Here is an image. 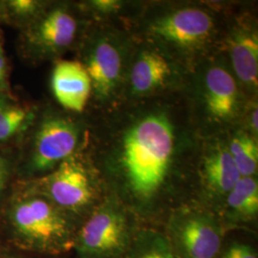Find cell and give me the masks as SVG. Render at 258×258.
Wrapping results in <instances>:
<instances>
[{"label": "cell", "instance_id": "1", "mask_svg": "<svg viewBox=\"0 0 258 258\" xmlns=\"http://www.w3.org/2000/svg\"><path fill=\"white\" fill-rule=\"evenodd\" d=\"M173 148V127L163 113L149 114L126 131L121 167L129 189L138 199H151L165 183Z\"/></svg>", "mask_w": 258, "mask_h": 258}, {"label": "cell", "instance_id": "2", "mask_svg": "<svg viewBox=\"0 0 258 258\" xmlns=\"http://www.w3.org/2000/svg\"><path fill=\"white\" fill-rule=\"evenodd\" d=\"M8 219L16 243L28 250L55 253L74 245L68 219L41 195L26 194L16 199L10 207Z\"/></svg>", "mask_w": 258, "mask_h": 258}, {"label": "cell", "instance_id": "3", "mask_svg": "<svg viewBox=\"0 0 258 258\" xmlns=\"http://www.w3.org/2000/svg\"><path fill=\"white\" fill-rule=\"evenodd\" d=\"M130 244L128 223L116 206L98 209L75 235L74 248L80 258H117Z\"/></svg>", "mask_w": 258, "mask_h": 258}, {"label": "cell", "instance_id": "4", "mask_svg": "<svg viewBox=\"0 0 258 258\" xmlns=\"http://www.w3.org/2000/svg\"><path fill=\"white\" fill-rule=\"evenodd\" d=\"M41 194L60 211L74 212L86 208L94 197L90 177L83 164L72 156L44 179Z\"/></svg>", "mask_w": 258, "mask_h": 258}, {"label": "cell", "instance_id": "5", "mask_svg": "<svg viewBox=\"0 0 258 258\" xmlns=\"http://www.w3.org/2000/svg\"><path fill=\"white\" fill-rule=\"evenodd\" d=\"M80 132L73 121L53 117L43 120L36 133L30 168L45 172L72 156L79 143Z\"/></svg>", "mask_w": 258, "mask_h": 258}, {"label": "cell", "instance_id": "6", "mask_svg": "<svg viewBox=\"0 0 258 258\" xmlns=\"http://www.w3.org/2000/svg\"><path fill=\"white\" fill-rule=\"evenodd\" d=\"M172 246L183 258H214L221 248V229L207 214L190 213L171 227Z\"/></svg>", "mask_w": 258, "mask_h": 258}, {"label": "cell", "instance_id": "7", "mask_svg": "<svg viewBox=\"0 0 258 258\" xmlns=\"http://www.w3.org/2000/svg\"><path fill=\"white\" fill-rule=\"evenodd\" d=\"M213 28L212 17L203 10L184 8L168 14L151 25L154 36L181 47L195 46L206 40Z\"/></svg>", "mask_w": 258, "mask_h": 258}, {"label": "cell", "instance_id": "8", "mask_svg": "<svg viewBox=\"0 0 258 258\" xmlns=\"http://www.w3.org/2000/svg\"><path fill=\"white\" fill-rule=\"evenodd\" d=\"M92 89L101 99H109L120 81L122 60L120 51L107 38L97 41L89 51L84 65Z\"/></svg>", "mask_w": 258, "mask_h": 258}, {"label": "cell", "instance_id": "9", "mask_svg": "<svg viewBox=\"0 0 258 258\" xmlns=\"http://www.w3.org/2000/svg\"><path fill=\"white\" fill-rule=\"evenodd\" d=\"M51 83L56 101L64 108L75 112L85 108L92 84L84 65L78 61H59L54 68Z\"/></svg>", "mask_w": 258, "mask_h": 258}, {"label": "cell", "instance_id": "10", "mask_svg": "<svg viewBox=\"0 0 258 258\" xmlns=\"http://www.w3.org/2000/svg\"><path fill=\"white\" fill-rule=\"evenodd\" d=\"M205 102L209 114L216 120H231L237 112V85L233 77L220 66L212 67L206 74Z\"/></svg>", "mask_w": 258, "mask_h": 258}, {"label": "cell", "instance_id": "11", "mask_svg": "<svg viewBox=\"0 0 258 258\" xmlns=\"http://www.w3.org/2000/svg\"><path fill=\"white\" fill-rule=\"evenodd\" d=\"M77 22L74 18L62 9L49 13L38 24L35 32V40L47 50H61L69 46L76 37Z\"/></svg>", "mask_w": 258, "mask_h": 258}, {"label": "cell", "instance_id": "12", "mask_svg": "<svg viewBox=\"0 0 258 258\" xmlns=\"http://www.w3.org/2000/svg\"><path fill=\"white\" fill-rule=\"evenodd\" d=\"M169 75V64L163 55L154 51H145L132 67L130 82L135 92L145 94L163 84Z\"/></svg>", "mask_w": 258, "mask_h": 258}, {"label": "cell", "instance_id": "13", "mask_svg": "<svg viewBox=\"0 0 258 258\" xmlns=\"http://www.w3.org/2000/svg\"><path fill=\"white\" fill-rule=\"evenodd\" d=\"M204 175L210 187L220 194H229L241 177L230 151L226 148L216 149L206 158Z\"/></svg>", "mask_w": 258, "mask_h": 258}, {"label": "cell", "instance_id": "14", "mask_svg": "<svg viewBox=\"0 0 258 258\" xmlns=\"http://www.w3.org/2000/svg\"><path fill=\"white\" fill-rule=\"evenodd\" d=\"M233 69L240 80L251 86H257L258 40L251 34L235 37L231 50Z\"/></svg>", "mask_w": 258, "mask_h": 258}, {"label": "cell", "instance_id": "15", "mask_svg": "<svg viewBox=\"0 0 258 258\" xmlns=\"http://www.w3.org/2000/svg\"><path fill=\"white\" fill-rule=\"evenodd\" d=\"M228 195V204L235 213L252 217L258 212V184L254 177H240Z\"/></svg>", "mask_w": 258, "mask_h": 258}, {"label": "cell", "instance_id": "16", "mask_svg": "<svg viewBox=\"0 0 258 258\" xmlns=\"http://www.w3.org/2000/svg\"><path fill=\"white\" fill-rule=\"evenodd\" d=\"M233 162L242 177H253L257 171L258 148L249 135L240 133L234 136L229 149Z\"/></svg>", "mask_w": 258, "mask_h": 258}, {"label": "cell", "instance_id": "17", "mask_svg": "<svg viewBox=\"0 0 258 258\" xmlns=\"http://www.w3.org/2000/svg\"><path fill=\"white\" fill-rule=\"evenodd\" d=\"M131 258H180L172 244L158 233H146L137 239Z\"/></svg>", "mask_w": 258, "mask_h": 258}, {"label": "cell", "instance_id": "18", "mask_svg": "<svg viewBox=\"0 0 258 258\" xmlns=\"http://www.w3.org/2000/svg\"><path fill=\"white\" fill-rule=\"evenodd\" d=\"M32 113L24 107L12 104L0 115V143L14 137L27 125Z\"/></svg>", "mask_w": 258, "mask_h": 258}, {"label": "cell", "instance_id": "19", "mask_svg": "<svg viewBox=\"0 0 258 258\" xmlns=\"http://www.w3.org/2000/svg\"><path fill=\"white\" fill-rule=\"evenodd\" d=\"M222 258H258L256 251L247 244L233 243L226 249Z\"/></svg>", "mask_w": 258, "mask_h": 258}, {"label": "cell", "instance_id": "20", "mask_svg": "<svg viewBox=\"0 0 258 258\" xmlns=\"http://www.w3.org/2000/svg\"><path fill=\"white\" fill-rule=\"evenodd\" d=\"M9 6L16 14L26 16L36 11L37 3L33 0H13L10 1Z\"/></svg>", "mask_w": 258, "mask_h": 258}, {"label": "cell", "instance_id": "21", "mask_svg": "<svg viewBox=\"0 0 258 258\" xmlns=\"http://www.w3.org/2000/svg\"><path fill=\"white\" fill-rule=\"evenodd\" d=\"M93 5L101 12H110L117 8L118 2L113 0H97L93 2Z\"/></svg>", "mask_w": 258, "mask_h": 258}, {"label": "cell", "instance_id": "22", "mask_svg": "<svg viewBox=\"0 0 258 258\" xmlns=\"http://www.w3.org/2000/svg\"><path fill=\"white\" fill-rule=\"evenodd\" d=\"M8 180V169L4 164L0 162V192L3 190Z\"/></svg>", "mask_w": 258, "mask_h": 258}, {"label": "cell", "instance_id": "23", "mask_svg": "<svg viewBox=\"0 0 258 258\" xmlns=\"http://www.w3.org/2000/svg\"><path fill=\"white\" fill-rule=\"evenodd\" d=\"M13 103H11L7 97L0 95V115H2L5 111L9 108Z\"/></svg>", "mask_w": 258, "mask_h": 258}, {"label": "cell", "instance_id": "24", "mask_svg": "<svg viewBox=\"0 0 258 258\" xmlns=\"http://www.w3.org/2000/svg\"><path fill=\"white\" fill-rule=\"evenodd\" d=\"M250 122H251L252 128L255 129V131H257V109H256V108L252 111V113H251Z\"/></svg>", "mask_w": 258, "mask_h": 258}, {"label": "cell", "instance_id": "25", "mask_svg": "<svg viewBox=\"0 0 258 258\" xmlns=\"http://www.w3.org/2000/svg\"><path fill=\"white\" fill-rule=\"evenodd\" d=\"M5 70H6V61L3 55H0V79L3 80L4 75H5Z\"/></svg>", "mask_w": 258, "mask_h": 258}, {"label": "cell", "instance_id": "26", "mask_svg": "<svg viewBox=\"0 0 258 258\" xmlns=\"http://www.w3.org/2000/svg\"><path fill=\"white\" fill-rule=\"evenodd\" d=\"M3 258H21L19 257V256H14V255H7V256H5V257Z\"/></svg>", "mask_w": 258, "mask_h": 258}, {"label": "cell", "instance_id": "27", "mask_svg": "<svg viewBox=\"0 0 258 258\" xmlns=\"http://www.w3.org/2000/svg\"><path fill=\"white\" fill-rule=\"evenodd\" d=\"M0 81H2V79H0Z\"/></svg>", "mask_w": 258, "mask_h": 258}, {"label": "cell", "instance_id": "28", "mask_svg": "<svg viewBox=\"0 0 258 258\" xmlns=\"http://www.w3.org/2000/svg\"><path fill=\"white\" fill-rule=\"evenodd\" d=\"M0 15H1V11H0Z\"/></svg>", "mask_w": 258, "mask_h": 258}]
</instances>
